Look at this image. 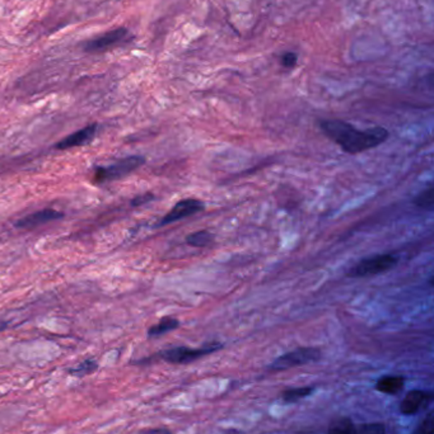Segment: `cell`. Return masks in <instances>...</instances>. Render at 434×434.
I'll list each match as a JSON object with an SVG mask.
<instances>
[{"label":"cell","instance_id":"1","mask_svg":"<svg viewBox=\"0 0 434 434\" xmlns=\"http://www.w3.org/2000/svg\"><path fill=\"white\" fill-rule=\"evenodd\" d=\"M319 126L329 139L351 155L375 149L389 138V131L383 127L358 130L351 123L341 120H319Z\"/></svg>","mask_w":434,"mask_h":434},{"label":"cell","instance_id":"2","mask_svg":"<svg viewBox=\"0 0 434 434\" xmlns=\"http://www.w3.org/2000/svg\"><path fill=\"white\" fill-rule=\"evenodd\" d=\"M397 263L399 258L391 253L377 254L370 258L362 259L356 267L351 268L348 276L353 278L372 277L394 270Z\"/></svg>","mask_w":434,"mask_h":434},{"label":"cell","instance_id":"3","mask_svg":"<svg viewBox=\"0 0 434 434\" xmlns=\"http://www.w3.org/2000/svg\"><path fill=\"white\" fill-rule=\"evenodd\" d=\"M144 163H146V157H138V155L125 157L109 167L97 168L93 174V182L101 184V183L122 179L124 176L131 174L135 170L139 169Z\"/></svg>","mask_w":434,"mask_h":434},{"label":"cell","instance_id":"4","mask_svg":"<svg viewBox=\"0 0 434 434\" xmlns=\"http://www.w3.org/2000/svg\"><path fill=\"white\" fill-rule=\"evenodd\" d=\"M321 357V352L317 348H298L292 352L286 353L284 356H281L279 358L275 359L270 368L273 371H284L292 367L297 366L307 365L311 362L319 361Z\"/></svg>","mask_w":434,"mask_h":434},{"label":"cell","instance_id":"5","mask_svg":"<svg viewBox=\"0 0 434 434\" xmlns=\"http://www.w3.org/2000/svg\"><path fill=\"white\" fill-rule=\"evenodd\" d=\"M131 33L128 31V28H116L112 31L106 32L98 37L90 40L88 42L83 44L84 51L87 52H103L114 49L117 46L127 44L131 41Z\"/></svg>","mask_w":434,"mask_h":434},{"label":"cell","instance_id":"6","mask_svg":"<svg viewBox=\"0 0 434 434\" xmlns=\"http://www.w3.org/2000/svg\"><path fill=\"white\" fill-rule=\"evenodd\" d=\"M221 348H222V344H219V343H214V344L204 346V348H199V349H194V348H189V346H176V348H171V349H167L165 352L160 353V357L170 363L182 365V363L194 362L197 359L204 357L206 354L216 352Z\"/></svg>","mask_w":434,"mask_h":434},{"label":"cell","instance_id":"7","mask_svg":"<svg viewBox=\"0 0 434 434\" xmlns=\"http://www.w3.org/2000/svg\"><path fill=\"white\" fill-rule=\"evenodd\" d=\"M204 202L197 200V198L181 200L173 206L172 210L168 214L162 217L158 227H166V225L186 219V217L192 216V215L199 214V212L204 211Z\"/></svg>","mask_w":434,"mask_h":434},{"label":"cell","instance_id":"8","mask_svg":"<svg viewBox=\"0 0 434 434\" xmlns=\"http://www.w3.org/2000/svg\"><path fill=\"white\" fill-rule=\"evenodd\" d=\"M64 214L52 210V208H46L42 211H37L35 214L28 215L26 217L20 219V221L16 222V227H20V229H31V227H39L42 224H46L49 221L60 220L63 219Z\"/></svg>","mask_w":434,"mask_h":434},{"label":"cell","instance_id":"9","mask_svg":"<svg viewBox=\"0 0 434 434\" xmlns=\"http://www.w3.org/2000/svg\"><path fill=\"white\" fill-rule=\"evenodd\" d=\"M96 131V123L90 125V126L86 127L83 130H79L77 133H71L68 138L61 140V141L57 145V149H59V150H65V149H71V147H77V146H82V145L87 144V143H90V140L93 139V136H95Z\"/></svg>","mask_w":434,"mask_h":434},{"label":"cell","instance_id":"10","mask_svg":"<svg viewBox=\"0 0 434 434\" xmlns=\"http://www.w3.org/2000/svg\"><path fill=\"white\" fill-rule=\"evenodd\" d=\"M430 400V395L423 391H410L405 399L402 400L401 410L402 414L405 416H411L416 411H419L423 405H426Z\"/></svg>","mask_w":434,"mask_h":434},{"label":"cell","instance_id":"11","mask_svg":"<svg viewBox=\"0 0 434 434\" xmlns=\"http://www.w3.org/2000/svg\"><path fill=\"white\" fill-rule=\"evenodd\" d=\"M377 390L385 392V394H397L404 387V378L399 376H386L382 378L376 385Z\"/></svg>","mask_w":434,"mask_h":434},{"label":"cell","instance_id":"12","mask_svg":"<svg viewBox=\"0 0 434 434\" xmlns=\"http://www.w3.org/2000/svg\"><path fill=\"white\" fill-rule=\"evenodd\" d=\"M186 243L195 248H206L214 244V235L208 230H200L186 236Z\"/></svg>","mask_w":434,"mask_h":434},{"label":"cell","instance_id":"13","mask_svg":"<svg viewBox=\"0 0 434 434\" xmlns=\"http://www.w3.org/2000/svg\"><path fill=\"white\" fill-rule=\"evenodd\" d=\"M179 327L180 321L177 319H175V318H163L158 324H156V325H153V327L148 330V335L151 338L160 337V335H163V334L168 333V332L176 330Z\"/></svg>","mask_w":434,"mask_h":434},{"label":"cell","instance_id":"14","mask_svg":"<svg viewBox=\"0 0 434 434\" xmlns=\"http://www.w3.org/2000/svg\"><path fill=\"white\" fill-rule=\"evenodd\" d=\"M357 429L354 428L353 423L348 418H340L332 423L329 429V434H356Z\"/></svg>","mask_w":434,"mask_h":434},{"label":"cell","instance_id":"15","mask_svg":"<svg viewBox=\"0 0 434 434\" xmlns=\"http://www.w3.org/2000/svg\"><path fill=\"white\" fill-rule=\"evenodd\" d=\"M414 203L418 207L432 211L434 207L433 187H429L416 195L414 198Z\"/></svg>","mask_w":434,"mask_h":434},{"label":"cell","instance_id":"16","mask_svg":"<svg viewBox=\"0 0 434 434\" xmlns=\"http://www.w3.org/2000/svg\"><path fill=\"white\" fill-rule=\"evenodd\" d=\"M312 387H295V389H289V390L284 391L283 394V399L288 402V403H294V402H298L303 397H308L311 392H312Z\"/></svg>","mask_w":434,"mask_h":434},{"label":"cell","instance_id":"17","mask_svg":"<svg viewBox=\"0 0 434 434\" xmlns=\"http://www.w3.org/2000/svg\"><path fill=\"white\" fill-rule=\"evenodd\" d=\"M96 361L87 359V361H84L83 363L78 366L77 368H73L71 373V375H76V376H78V375H88V373H92V372L96 371Z\"/></svg>","mask_w":434,"mask_h":434},{"label":"cell","instance_id":"18","mask_svg":"<svg viewBox=\"0 0 434 434\" xmlns=\"http://www.w3.org/2000/svg\"><path fill=\"white\" fill-rule=\"evenodd\" d=\"M434 423L433 414L430 413L429 416L421 423V427L415 430L413 434H433Z\"/></svg>","mask_w":434,"mask_h":434},{"label":"cell","instance_id":"19","mask_svg":"<svg viewBox=\"0 0 434 434\" xmlns=\"http://www.w3.org/2000/svg\"><path fill=\"white\" fill-rule=\"evenodd\" d=\"M356 434H385L382 424H365L356 430Z\"/></svg>","mask_w":434,"mask_h":434},{"label":"cell","instance_id":"20","mask_svg":"<svg viewBox=\"0 0 434 434\" xmlns=\"http://www.w3.org/2000/svg\"><path fill=\"white\" fill-rule=\"evenodd\" d=\"M298 61V56L297 54L294 52H286L283 56L281 57V63L286 69H293L294 66L297 65Z\"/></svg>","mask_w":434,"mask_h":434},{"label":"cell","instance_id":"21","mask_svg":"<svg viewBox=\"0 0 434 434\" xmlns=\"http://www.w3.org/2000/svg\"><path fill=\"white\" fill-rule=\"evenodd\" d=\"M153 193H146V195H138V197H135L134 200L131 201V206L139 207V206H143V205H146L148 202L153 201Z\"/></svg>","mask_w":434,"mask_h":434},{"label":"cell","instance_id":"22","mask_svg":"<svg viewBox=\"0 0 434 434\" xmlns=\"http://www.w3.org/2000/svg\"><path fill=\"white\" fill-rule=\"evenodd\" d=\"M139 434H171V432L167 429H148Z\"/></svg>","mask_w":434,"mask_h":434},{"label":"cell","instance_id":"23","mask_svg":"<svg viewBox=\"0 0 434 434\" xmlns=\"http://www.w3.org/2000/svg\"><path fill=\"white\" fill-rule=\"evenodd\" d=\"M6 325H7L6 323H1V321H0V330H3V329L6 327Z\"/></svg>","mask_w":434,"mask_h":434}]
</instances>
